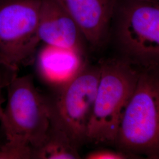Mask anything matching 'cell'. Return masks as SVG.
Wrapping results in <instances>:
<instances>
[{"mask_svg": "<svg viewBox=\"0 0 159 159\" xmlns=\"http://www.w3.org/2000/svg\"><path fill=\"white\" fill-rule=\"evenodd\" d=\"M85 54L44 44L37 57L41 77L58 89L68 83L87 64Z\"/></svg>", "mask_w": 159, "mask_h": 159, "instance_id": "9", "label": "cell"}, {"mask_svg": "<svg viewBox=\"0 0 159 159\" xmlns=\"http://www.w3.org/2000/svg\"><path fill=\"white\" fill-rule=\"evenodd\" d=\"M114 145L134 158L159 159V67L139 70Z\"/></svg>", "mask_w": 159, "mask_h": 159, "instance_id": "2", "label": "cell"}, {"mask_svg": "<svg viewBox=\"0 0 159 159\" xmlns=\"http://www.w3.org/2000/svg\"><path fill=\"white\" fill-rule=\"evenodd\" d=\"M100 73V64H86L73 79L58 89L55 100L50 102L51 121L79 147L87 142Z\"/></svg>", "mask_w": 159, "mask_h": 159, "instance_id": "6", "label": "cell"}, {"mask_svg": "<svg viewBox=\"0 0 159 159\" xmlns=\"http://www.w3.org/2000/svg\"><path fill=\"white\" fill-rule=\"evenodd\" d=\"M71 17L87 44L100 47L108 37L118 0H55Z\"/></svg>", "mask_w": 159, "mask_h": 159, "instance_id": "7", "label": "cell"}, {"mask_svg": "<svg viewBox=\"0 0 159 159\" xmlns=\"http://www.w3.org/2000/svg\"><path fill=\"white\" fill-rule=\"evenodd\" d=\"M39 37L43 44L85 54L87 43L79 27L55 0H42Z\"/></svg>", "mask_w": 159, "mask_h": 159, "instance_id": "8", "label": "cell"}, {"mask_svg": "<svg viewBox=\"0 0 159 159\" xmlns=\"http://www.w3.org/2000/svg\"><path fill=\"white\" fill-rule=\"evenodd\" d=\"M2 109L1 108V100H0V115L2 113Z\"/></svg>", "mask_w": 159, "mask_h": 159, "instance_id": "14", "label": "cell"}, {"mask_svg": "<svg viewBox=\"0 0 159 159\" xmlns=\"http://www.w3.org/2000/svg\"><path fill=\"white\" fill-rule=\"evenodd\" d=\"M0 87H1V76H0Z\"/></svg>", "mask_w": 159, "mask_h": 159, "instance_id": "15", "label": "cell"}, {"mask_svg": "<svg viewBox=\"0 0 159 159\" xmlns=\"http://www.w3.org/2000/svg\"><path fill=\"white\" fill-rule=\"evenodd\" d=\"M147 1H150V2H153V3H155V4H156L159 5V0H147Z\"/></svg>", "mask_w": 159, "mask_h": 159, "instance_id": "13", "label": "cell"}, {"mask_svg": "<svg viewBox=\"0 0 159 159\" xmlns=\"http://www.w3.org/2000/svg\"><path fill=\"white\" fill-rule=\"evenodd\" d=\"M0 159H14V157L11 154L6 152L2 149H1L0 150Z\"/></svg>", "mask_w": 159, "mask_h": 159, "instance_id": "12", "label": "cell"}, {"mask_svg": "<svg viewBox=\"0 0 159 159\" xmlns=\"http://www.w3.org/2000/svg\"><path fill=\"white\" fill-rule=\"evenodd\" d=\"M124 58L100 63V77L87 142L114 144L120 123L136 86L139 70Z\"/></svg>", "mask_w": 159, "mask_h": 159, "instance_id": "3", "label": "cell"}, {"mask_svg": "<svg viewBox=\"0 0 159 159\" xmlns=\"http://www.w3.org/2000/svg\"><path fill=\"white\" fill-rule=\"evenodd\" d=\"M114 17L116 39L123 58L142 67H159V5L123 0Z\"/></svg>", "mask_w": 159, "mask_h": 159, "instance_id": "4", "label": "cell"}, {"mask_svg": "<svg viewBox=\"0 0 159 159\" xmlns=\"http://www.w3.org/2000/svg\"><path fill=\"white\" fill-rule=\"evenodd\" d=\"M42 0H0V64L16 71L40 44Z\"/></svg>", "mask_w": 159, "mask_h": 159, "instance_id": "5", "label": "cell"}, {"mask_svg": "<svg viewBox=\"0 0 159 159\" xmlns=\"http://www.w3.org/2000/svg\"><path fill=\"white\" fill-rule=\"evenodd\" d=\"M7 96L6 107L0 115L7 140L1 149L16 159H30L49 130L50 102L36 89L29 75L14 77Z\"/></svg>", "mask_w": 159, "mask_h": 159, "instance_id": "1", "label": "cell"}, {"mask_svg": "<svg viewBox=\"0 0 159 159\" xmlns=\"http://www.w3.org/2000/svg\"><path fill=\"white\" fill-rule=\"evenodd\" d=\"M79 147L51 120L44 142L33 151L31 158L39 159H80Z\"/></svg>", "mask_w": 159, "mask_h": 159, "instance_id": "10", "label": "cell"}, {"mask_svg": "<svg viewBox=\"0 0 159 159\" xmlns=\"http://www.w3.org/2000/svg\"><path fill=\"white\" fill-rule=\"evenodd\" d=\"M133 156L121 151L103 149L91 152L87 154V159H125L134 158Z\"/></svg>", "mask_w": 159, "mask_h": 159, "instance_id": "11", "label": "cell"}]
</instances>
